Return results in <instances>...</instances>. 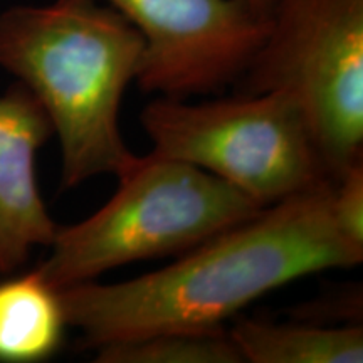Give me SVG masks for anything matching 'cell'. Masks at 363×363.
<instances>
[{"label": "cell", "instance_id": "7", "mask_svg": "<svg viewBox=\"0 0 363 363\" xmlns=\"http://www.w3.org/2000/svg\"><path fill=\"white\" fill-rule=\"evenodd\" d=\"M54 135L34 94L17 81L0 96V278L52 242L57 224L40 195L35 160Z\"/></svg>", "mask_w": 363, "mask_h": 363}, {"label": "cell", "instance_id": "8", "mask_svg": "<svg viewBox=\"0 0 363 363\" xmlns=\"http://www.w3.org/2000/svg\"><path fill=\"white\" fill-rule=\"evenodd\" d=\"M67 326L61 293L38 271L4 276L0 281V362L49 360L65 345Z\"/></svg>", "mask_w": 363, "mask_h": 363}, {"label": "cell", "instance_id": "12", "mask_svg": "<svg viewBox=\"0 0 363 363\" xmlns=\"http://www.w3.org/2000/svg\"><path fill=\"white\" fill-rule=\"evenodd\" d=\"M246 2L254 9V11L259 12L261 16H264V17H267V19H269L272 0H246Z\"/></svg>", "mask_w": 363, "mask_h": 363}, {"label": "cell", "instance_id": "11", "mask_svg": "<svg viewBox=\"0 0 363 363\" xmlns=\"http://www.w3.org/2000/svg\"><path fill=\"white\" fill-rule=\"evenodd\" d=\"M330 208L340 235L363 251V160L333 182Z\"/></svg>", "mask_w": 363, "mask_h": 363}, {"label": "cell", "instance_id": "5", "mask_svg": "<svg viewBox=\"0 0 363 363\" xmlns=\"http://www.w3.org/2000/svg\"><path fill=\"white\" fill-rule=\"evenodd\" d=\"M234 86L296 99L337 180L363 160V0H272L266 38Z\"/></svg>", "mask_w": 363, "mask_h": 363}, {"label": "cell", "instance_id": "1", "mask_svg": "<svg viewBox=\"0 0 363 363\" xmlns=\"http://www.w3.org/2000/svg\"><path fill=\"white\" fill-rule=\"evenodd\" d=\"M333 182L264 207L158 271L59 289L67 323L81 331V347L96 350L157 331L222 328L291 281L358 266L363 251L340 235L331 217Z\"/></svg>", "mask_w": 363, "mask_h": 363}, {"label": "cell", "instance_id": "4", "mask_svg": "<svg viewBox=\"0 0 363 363\" xmlns=\"http://www.w3.org/2000/svg\"><path fill=\"white\" fill-rule=\"evenodd\" d=\"M140 123L153 152L216 175L262 208L331 180L305 111L283 91L203 103L158 96Z\"/></svg>", "mask_w": 363, "mask_h": 363}, {"label": "cell", "instance_id": "9", "mask_svg": "<svg viewBox=\"0 0 363 363\" xmlns=\"http://www.w3.org/2000/svg\"><path fill=\"white\" fill-rule=\"evenodd\" d=\"M230 338L251 363H362L363 328L239 320Z\"/></svg>", "mask_w": 363, "mask_h": 363}, {"label": "cell", "instance_id": "2", "mask_svg": "<svg viewBox=\"0 0 363 363\" xmlns=\"http://www.w3.org/2000/svg\"><path fill=\"white\" fill-rule=\"evenodd\" d=\"M143 40L104 0H52L0 13V67L44 108L61 148V184L116 175L135 155L120 106L138 76Z\"/></svg>", "mask_w": 363, "mask_h": 363}, {"label": "cell", "instance_id": "10", "mask_svg": "<svg viewBox=\"0 0 363 363\" xmlns=\"http://www.w3.org/2000/svg\"><path fill=\"white\" fill-rule=\"evenodd\" d=\"M98 363H242L224 328L170 330L96 348Z\"/></svg>", "mask_w": 363, "mask_h": 363}, {"label": "cell", "instance_id": "3", "mask_svg": "<svg viewBox=\"0 0 363 363\" xmlns=\"http://www.w3.org/2000/svg\"><path fill=\"white\" fill-rule=\"evenodd\" d=\"M118 189L94 214L57 225L35 271L52 288L96 281L136 261L180 256L262 211L216 175L157 152L135 155Z\"/></svg>", "mask_w": 363, "mask_h": 363}, {"label": "cell", "instance_id": "6", "mask_svg": "<svg viewBox=\"0 0 363 363\" xmlns=\"http://www.w3.org/2000/svg\"><path fill=\"white\" fill-rule=\"evenodd\" d=\"M143 40L135 83L143 93L187 99L216 94L246 72L269 19L246 0H104Z\"/></svg>", "mask_w": 363, "mask_h": 363}]
</instances>
